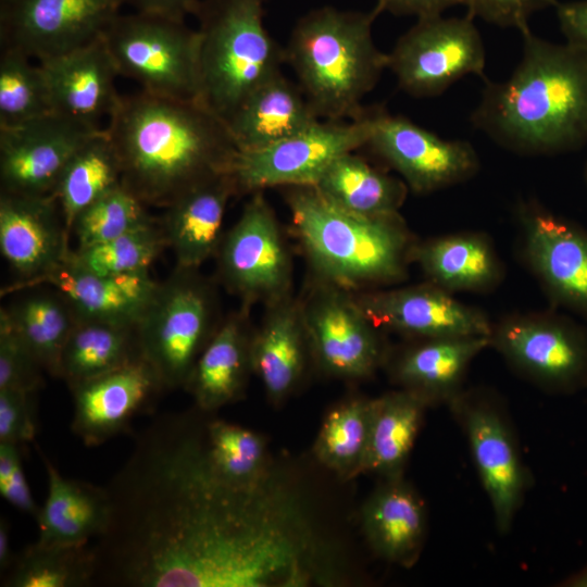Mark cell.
I'll return each instance as SVG.
<instances>
[{
  "label": "cell",
  "mask_w": 587,
  "mask_h": 587,
  "mask_svg": "<svg viewBox=\"0 0 587 587\" xmlns=\"http://www.w3.org/2000/svg\"><path fill=\"white\" fill-rule=\"evenodd\" d=\"M196 413L160 415L105 486L95 585L266 587L288 563L297 515L273 476L238 485L209 461Z\"/></svg>",
  "instance_id": "obj_1"
},
{
  "label": "cell",
  "mask_w": 587,
  "mask_h": 587,
  "mask_svg": "<svg viewBox=\"0 0 587 587\" xmlns=\"http://www.w3.org/2000/svg\"><path fill=\"white\" fill-rule=\"evenodd\" d=\"M104 129L121 161L123 186L145 205L166 208L227 172L238 151L225 121L200 101L141 89L121 96Z\"/></svg>",
  "instance_id": "obj_2"
},
{
  "label": "cell",
  "mask_w": 587,
  "mask_h": 587,
  "mask_svg": "<svg viewBox=\"0 0 587 587\" xmlns=\"http://www.w3.org/2000/svg\"><path fill=\"white\" fill-rule=\"evenodd\" d=\"M521 59L501 82H486L471 123L502 148L553 155L587 145V50L521 33Z\"/></svg>",
  "instance_id": "obj_3"
},
{
  "label": "cell",
  "mask_w": 587,
  "mask_h": 587,
  "mask_svg": "<svg viewBox=\"0 0 587 587\" xmlns=\"http://www.w3.org/2000/svg\"><path fill=\"white\" fill-rule=\"evenodd\" d=\"M287 189L292 229L317 278L353 292L407 277L415 241L399 213L359 215L313 186Z\"/></svg>",
  "instance_id": "obj_4"
},
{
  "label": "cell",
  "mask_w": 587,
  "mask_h": 587,
  "mask_svg": "<svg viewBox=\"0 0 587 587\" xmlns=\"http://www.w3.org/2000/svg\"><path fill=\"white\" fill-rule=\"evenodd\" d=\"M379 13L376 7L369 12L322 7L291 30L285 63L321 120H355L365 113L362 100L388 66V54L373 39Z\"/></svg>",
  "instance_id": "obj_5"
},
{
  "label": "cell",
  "mask_w": 587,
  "mask_h": 587,
  "mask_svg": "<svg viewBox=\"0 0 587 587\" xmlns=\"http://www.w3.org/2000/svg\"><path fill=\"white\" fill-rule=\"evenodd\" d=\"M265 0H199V101L225 122L280 72L285 51L264 25Z\"/></svg>",
  "instance_id": "obj_6"
},
{
  "label": "cell",
  "mask_w": 587,
  "mask_h": 587,
  "mask_svg": "<svg viewBox=\"0 0 587 587\" xmlns=\"http://www.w3.org/2000/svg\"><path fill=\"white\" fill-rule=\"evenodd\" d=\"M216 327L210 286L196 271L176 268L135 328L139 355L164 389L185 388Z\"/></svg>",
  "instance_id": "obj_7"
},
{
  "label": "cell",
  "mask_w": 587,
  "mask_h": 587,
  "mask_svg": "<svg viewBox=\"0 0 587 587\" xmlns=\"http://www.w3.org/2000/svg\"><path fill=\"white\" fill-rule=\"evenodd\" d=\"M102 39L118 75L137 82L141 90L199 101V34L185 21L120 13Z\"/></svg>",
  "instance_id": "obj_8"
},
{
  "label": "cell",
  "mask_w": 587,
  "mask_h": 587,
  "mask_svg": "<svg viewBox=\"0 0 587 587\" xmlns=\"http://www.w3.org/2000/svg\"><path fill=\"white\" fill-rule=\"evenodd\" d=\"M372 122L373 110L346 122L320 120L268 147L238 150L227 171L236 195L272 187L314 186L336 159L365 147Z\"/></svg>",
  "instance_id": "obj_9"
},
{
  "label": "cell",
  "mask_w": 587,
  "mask_h": 587,
  "mask_svg": "<svg viewBox=\"0 0 587 587\" xmlns=\"http://www.w3.org/2000/svg\"><path fill=\"white\" fill-rule=\"evenodd\" d=\"M387 54L399 88L414 98L439 96L467 75L485 78V46L469 14L417 18Z\"/></svg>",
  "instance_id": "obj_10"
},
{
  "label": "cell",
  "mask_w": 587,
  "mask_h": 587,
  "mask_svg": "<svg viewBox=\"0 0 587 587\" xmlns=\"http://www.w3.org/2000/svg\"><path fill=\"white\" fill-rule=\"evenodd\" d=\"M235 225L224 235L218 273L243 308L265 305L292 294V260L276 215L263 191L251 193Z\"/></svg>",
  "instance_id": "obj_11"
},
{
  "label": "cell",
  "mask_w": 587,
  "mask_h": 587,
  "mask_svg": "<svg viewBox=\"0 0 587 587\" xmlns=\"http://www.w3.org/2000/svg\"><path fill=\"white\" fill-rule=\"evenodd\" d=\"M310 353L326 374L345 379L371 376L384 347L352 291L317 278L300 300Z\"/></svg>",
  "instance_id": "obj_12"
},
{
  "label": "cell",
  "mask_w": 587,
  "mask_h": 587,
  "mask_svg": "<svg viewBox=\"0 0 587 587\" xmlns=\"http://www.w3.org/2000/svg\"><path fill=\"white\" fill-rule=\"evenodd\" d=\"M490 346L548 389L565 392L587 384V332L562 317L511 315L492 326Z\"/></svg>",
  "instance_id": "obj_13"
},
{
  "label": "cell",
  "mask_w": 587,
  "mask_h": 587,
  "mask_svg": "<svg viewBox=\"0 0 587 587\" xmlns=\"http://www.w3.org/2000/svg\"><path fill=\"white\" fill-rule=\"evenodd\" d=\"M365 147L399 173L415 193H430L472 178L479 158L465 140H449L383 109L373 110Z\"/></svg>",
  "instance_id": "obj_14"
},
{
  "label": "cell",
  "mask_w": 587,
  "mask_h": 587,
  "mask_svg": "<svg viewBox=\"0 0 587 587\" xmlns=\"http://www.w3.org/2000/svg\"><path fill=\"white\" fill-rule=\"evenodd\" d=\"M121 0H0L1 49L41 61L100 38Z\"/></svg>",
  "instance_id": "obj_15"
},
{
  "label": "cell",
  "mask_w": 587,
  "mask_h": 587,
  "mask_svg": "<svg viewBox=\"0 0 587 587\" xmlns=\"http://www.w3.org/2000/svg\"><path fill=\"white\" fill-rule=\"evenodd\" d=\"M101 129L58 113L0 127L1 192L52 195L72 157Z\"/></svg>",
  "instance_id": "obj_16"
},
{
  "label": "cell",
  "mask_w": 587,
  "mask_h": 587,
  "mask_svg": "<svg viewBox=\"0 0 587 587\" xmlns=\"http://www.w3.org/2000/svg\"><path fill=\"white\" fill-rule=\"evenodd\" d=\"M449 403L465 430L497 528L505 533L520 508L527 480L512 430L502 412L484 398L460 392Z\"/></svg>",
  "instance_id": "obj_17"
},
{
  "label": "cell",
  "mask_w": 587,
  "mask_h": 587,
  "mask_svg": "<svg viewBox=\"0 0 587 587\" xmlns=\"http://www.w3.org/2000/svg\"><path fill=\"white\" fill-rule=\"evenodd\" d=\"M517 216L530 270L557 303L587 316V232L534 200Z\"/></svg>",
  "instance_id": "obj_18"
},
{
  "label": "cell",
  "mask_w": 587,
  "mask_h": 587,
  "mask_svg": "<svg viewBox=\"0 0 587 587\" xmlns=\"http://www.w3.org/2000/svg\"><path fill=\"white\" fill-rule=\"evenodd\" d=\"M72 432L88 447L127 433L133 421L152 410L164 390L152 367L137 355L125 364L72 388Z\"/></svg>",
  "instance_id": "obj_19"
},
{
  "label": "cell",
  "mask_w": 587,
  "mask_h": 587,
  "mask_svg": "<svg viewBox=\"0 0 587 587\" xmlns=\"http://www.w3.org/2000/svg\"><path fill=\"white\" fill-rule=\"evenodd\" d=\"M354 297L376 327L419 339L491 334L492 325L484 312L432 283L363 291Z\"/></svg>",
  "instance_id": "obj_20"
},
{
  "label": "cell",
  "mask_w": 587,
  "mask_h": 587,
  "mask_svg": "<svg viewBox=\"0 0 587 587\" xmlns=\"http://www.w3.org/2000/svg\"><path fill=\"white\" fill-rule=\"evenodd\" d=\"M39 284H48L61 294L78 320L136 328L160 283L151 277L149 271L122 275L96 274L78 265L67 253L47 274L16 287Z\"/></svg>",
  "instance_id": "obj_21"
},
{
  "label": "cell",
  "mask_w": 587,
  "mask_h": 587,
  "mask_svg": "<svg viewBox=\"0 0 587 587\" xmlns=\"http://www.w3.org/2000/svg\"><path fill=\"white\" fill-rule=\"evenodd\" d=\"M68 251V233L53 195L0 192V252L24 278L20 284L50 272Z\"/></svg>",
  "instance_id": "obj_22"
},
{
  "label": "cell",
  "mask_w": 587,
  "mask_h": 587,
  "mask_svg": "<svg viewBox=\"0 0 587 587\" xmlns=\"http://www.w3.org/2000/svg\"><path fill=\"white\" fill-rule=\"evenodd\" d=\"M37 62L48 82L53 113L100 127L99 120L109 117L121 98L114 85L120 75L102 36Z\"/></svg>",
  "instance_id": "obj_23"
},
{
  "label": "cell",
  "mask_w": 587,
  "mask_h": 587,
  "mask_svg": "<svg viewBox=\"0 0 587 587\" xmlns=\"http://www.w3.org/2000/svg\"><path fill=\"white\" fill-rule=\"evenodd\" d=\"M236 195L227 172L193 186L165 209L161 226L176 268L197 271L217 254L229 199Z\"/></svg>",
  "instance_id": "obj_24"
},
{
  "label": "cell",
  "mask_w": 587,
  "mask_h": 587,
  "mask_svg": "<svg viewBox=\"0 0 587 587\" xmlns=\"http://www.w3.org/2000/svg\"><path fill=\"white\" fill-rule=\"evenodd\" d=\"M266 307L264 317L250 338L251 371L274 403L298 386L310 347L300 300L292 294Z\"/></svg>",
  "instance_id": "obj_25"
},
{
  "label": "cell",
  "mask_w": 587,
  "mask_h": 587,
  "mask_svg": "<svg viewBox=\"0 0 587 587\" xmlns=\"http://www.w3.org/2000/svg\"><path fill=\"white\" fill-rule=\"evenodd\" d=\"M321 118L297 83L282 71L261 84L225 122L239 151L258 150Z\"/></svg>",
  "instance_id": "obj_26"
},
{
  "label": "cell",
  "mask_w": 587,
  "mask_h": 587,
  "mask_svg": "<svg viewBox=\"0 0 587 587\" xmlns=\"http://www.w3.org/2000/svg\"><path fill=\"white\" fill-rule=\"evenodd\" d=\"M248 313L249 309L241 307L216 327L185 387L196 408L205 413L237 400L252 372Z\"/></svg>",
  "instance_id": "obj_27"
},
{
  "label": "cell",
  "mask_w": 587,
  "mask_h": 587,
  "mask_svg": "<svg viewBox=\"0 0 587 587\" xmlns=\"http://www.w3.org/2000/svg\"><path fill=\"white\" fill-rule=\"evenodd\" d=\"M362 529L386 561L409 566L422 549L426 513L422 499L402 476L387 478L362 509Z\"/></svg>",
  "instance_id": "obj_28"
},
{
  "label": "cell",
  "mask_w": 587,
  "mask_h": 587,
  "mask_svg": "<svg viewBox=\"0 0 587 587\" xmlns=\"http://www.w3.org/2000/svg\"><path fill=\"white\" fill-rule=\"evenodd\" d=\"M48 478V495L36 517L38 541L47 545H84L98 537L109 519L105 486L65 478L42 455Z\"/></svg>",
  "instance_id": "obj_29"
},
{
  "label": "cell",
  "mask_w": 587,
  "mask_h": 587,
  "mask_svg": "<svg viewBox=\"0 0 587 587\" xmlns=\"http://www.w3.org/2000/svg\"><path fill=\"white\" fill-rule=\"evenodd\" d=\"M420 340L396 360L392 374L403 389L427 403L457 397L470 363L490 346V336Z\"/></svg>",
  "instance_id": "obj_30"
},
{
  "label": "cell",
  "mask_w": 587,
  "mask_h": 587,
  "mask_svg": "<svg viewBox=\"0 0 587 587\" xmlns=\"http://www.w3.org/2000/svg\"><path fill=\"white\" fill-rule=\"evenodd\" d=\"M429 283L449 291H486L502 277L490 240L478 233H459L415 241L411 250Z\"/></svg>",
  "instance_id": "obj_31"
},
{
  "label": "cell",
  "mask_w": 587,
  "mask_h": 587,
  "mask_svg": "<svg viewBox=\"0 0 587 587\" xmlns=\"http://www.w3.org/2000/svg\"><path fill=\"white\" fill-rule=\"evenodd\" d=\"M354 152L336 159L313 187L326 200L351 213L398 214L409 190L405 183L372 166Z\"/></svg>",
  "instance_id": "obj_32"
},
{
  "label": "cell",
  "mask_w": 587,
  "mask_h": 587,
  "mask_svg": "<svg viewBox=\"0 0 587 587\" xmlns=\"http://www.w3.org/2000/svg\"><path fill=\"white\" fill-rule=\"evenodd\" d=\"M428 403L402 389L373 399L363 472L387 478L402 476Z\"/></svg>",
  "instance_id": "obj_33"
},
{
  "label": "cell",
  "mask_w": 587,
  "mask_h": 587,
  "mask_svg": "<svg viewBox=\"0 0 587 587\" xmlns=\"http://www.w3.org/2000/svg\"><path fill=\"white\" fill-rule=\"evenodd\" d=\"M121 184V161L102 128L72 157L52 192L68 235L76 216L85 208Z\"/></svg>",
  "instance_id": "obj_34"
},
{
  "label": "cell",
  "mask_w": 587,
  "mask_h": 587,
  "mask_svg": "<svg viewBox=\"0 0 587 587\" xmlns=\"http://www.w3.org/2000/svg\"><path fill=\"white\" fill-rule=\"evenodd\" d=\"M137 355L135 328L76 319L61 354L60 377L72 388Z\"/></svg>",
  "instance_id": "obj_35"
},
{
  "label": "cell",
  "mask_w": 587,
  "mask_h": 587,
  "mask_svg": "<svg viewBox=\"0 0 587 587\" xmlns=\"http://www.w3.org/2000/svg\"><path fill=\"white\" fill-rule=\"evenodd\" d=\"M41 367L60 377V361L76 315L65 300L55 294H29L1 308Z\"/></svg>",
  "instance_id": "obj_36"
},
{
  "label": "cell",
  "mask_w": 587,
  "mask_h": 587,
  "mask_svg": "<svg viewBox=\"0 0 587 587\" xmlns=\"http://www.w3.org/2000/svg\"><path fill=\"white\" fill-rule=\"evenodd\" d=\"M93 547L47 545L38 540L18 554L4 573V587H86L95 585Z\"/></svg>",
  "instance_id": "obj_37"
},
{
  "label": "cell",
  "mask_w": 587,
  "mask_h": 587,
  "mask_svg": "<svg viewBox=\"0 0 587 587\" xmlns=\"http://www.w3.org/2000/svg\"><path fill=\"white\" fill-rule=\"evenodd\" d=\"M372 409L373 399H352L328 412L314 445L324 466L345 478L362 473Z\"/></svg>",
  "instance_id": "obj_38"
},
{
  "label": "cell",
  "mask_w": 587,
  "mask_h": 587,
  "mask_svg": "<svg viewBox=\"0 0 587 587\" xmlns=\"http://www.w3.org/2000/svg\"><path fill=\"white\" fill-rule=\"evenodd\" d=\"M203 439L210 463L228 482L238 485L261 479L271 469L264 438L222 420L204 422Z\"/></svg>",
  "instance_id": "obj_39"
},
{
  "label": "cell",
  "mask_w": 587,
  "mask_h": 587,
  "mask_svg": "<svg viewBox=\"0 0 587 587\" xmlns=\"http://www.w3.org/2000/svg\"><path fill=\"white\" fill-rule=\"evenodd\" d=\"M53 113L40 64L11 49L0 57V127L20 125Z\"/></svg>",
  "instance_id": "obj_40"
},
{
  "label": "cell",
  "mask_w": 587,
  "mask_h": 587,
  "mask_svg": "<svg viewBox=\"0 0 587 587\" xmlns=\"http://www.w3.org/2000/svg\"><path fill=\"white\" fill-rule=\"evenodd\" d=\"M167 247L161 223L154 218L114 239L68 251L84 268L100 275H122L149 271Z\"/></svg>",
  "instance_id": "obj_41"
},
{
  "label": "cell",
  "mask_w": 587,
  "mask_h": 587,
  "mask_svg": "<svg viewBox=\"0 0 587 587\" xmlns=\"http://www.w3.org/2000/svg\"><path fill=\"white\" fill-rule=\"evenodd\" d=\"M152 220L145 203L121 184L85 208L76 216L72 233L76 248H86L114 239Z\"/></svg>",
  "instance_id": "obj_42"
},
{
  "label": "cell",
  "mask_w": 587,
  "mask_h": 587,
  "mask_svg": "<svg viewBox=\"0 0 587 587\" xmlns=\"http://www.w3.org/2000/svg\"><path fill=\"white\" fill-rule=\"evenodd\" d=\"M41 365L0 311V390L34 394L42 385Z\"/></svg>",
  "instance_id": "obj_43"
},
{
  "label": "cell",
  "mask_w": 587,
  "mask_h": 587,
  "mask_svg": "<svg viewBox=\"0 0 587 587\" xmlns=\"http://www.w3.org/2000/svg\"><path fill=\"white\" fill-rule=\"evenodd\" d=\"M33 395L0 390V444L21 447L34 440L37 416Z\"/></svg>",
  "instance_id": "obj_44"
},
{
  "label": "cell",
  "mask_w": 587,
  "mask_h": 587,
  "mask_svg": "<svg viewBox=\"0 0 587 587\" xmlns=\"http://www.w3.org/2000/svg\"><path fill=\"white\" fill-rule=\"evenodd\" d=\"M557 4L558 0H464L466 14L473 18L520 33L529 28L528 22L535 13Z\"/></svg>",
  "instance_id": "obj_45"
},
{
  "label": "cell",
  "mask_w": 587,
  "mask_h": 587,
  "mask_svg": "<svg viewBox=\"0 0 587 587\" xmlns=\"http://www.w3.org/2000/svg\"><path fill=\"white\" fill-rule=\"evenodd\" d=\"M18 448L0 444V495L18 511L36 519L40 508L27 484Z\"/></svg>",
  "instance_id": "obj_46"
},
{
  "label": "cell",
  "mask_w": 587,
  "mask_h": 587,
  "mask_svg": "<svg viewBox=\"0 0 587 587\" xmlns=\"http://www.w3.org/2000/svg\"><path fill=\"white\" fill-rule=\"evenodd\" d=\"M554 8L565 41L587 50V0L558 2Z\"/></svg>",
  "instance_id": "obj_47"
},
{
  "label": "cell",
  "mask_w": 587,
  "mask_h": 587,
  "mask_svg": "<svg viewBox=\"0 0 587 587\" xmlns=\"http://www.w3.org/2000/svg\"><path fill=\"white\" fill-rule=\"evenodd\" d=\"M464 5V0H377L380 12L395 15H413L416 18L439 15L455 5Z\"/></svg>",
  "instance_id": "obj_48"
},
{
  "label": "cell",
  "mask_w": 587,
  "mask_h": 587,
  "mask_svg": "<svg viewBox=\"0 0 587 587\" xmlns=\"http://www.w3.org/2000/svg\"><path fill=\"white\" fill-rule=\"evenodd\" d=\"M135 12L165 16L185 21L186 16L193 15L199 0H121Z\"/></svg>",
  "instance_id": "obj_49"
},
{
  "label": "cell",
  "mask_w": 587,
  "mask_h": 587,
  "mask_svg": "<svg viewBox=\"0 0 587 587\" xmlns=\"http://www.w3.org/2000/svg\"><path fill=\"white\" fill-rule=\"evenodd\" d=\"M14 560L10 542V526L8 521L1 519L0 522V570L5 573Z\"/></svg>",
  "instance_id": "obj_50"
},
{
  "label": "cell",
  "mask_w": 587,
  "mask_h": 587,
  "mask_svg": "<svg viewBox=\"0 0 587 587\" xmlns=\"http://www.w3.org/2000/svg\"><path fill=\"white\" fill-rule=\"evenodd\" d=\"M570 583L573 586H587V569L582 574L575 576Z\"/></svg>",
  "instance_id": "obj_51"
}]
</instances>
